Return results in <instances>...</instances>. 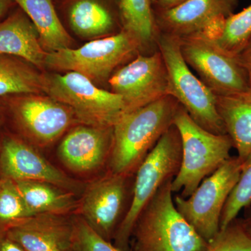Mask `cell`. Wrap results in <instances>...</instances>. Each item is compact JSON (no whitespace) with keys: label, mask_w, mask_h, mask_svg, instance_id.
<instances>
[{"label":"cell","mask_w":251,"mask_h":251,"mask_svg":"<svg viewBox=\"0 0 251 251\" xmlns=\"http://www.w3.org/2000/svg\"><path fill=\"white\" fill-rule=\"evenodd\" d=\"M216 109L230 137L238 158L244 161L251 153V87L244 92L216 95Z\"/></svg>","instance_id":"18"},{"label":"cell","mask_w":251,"mask_h":251,"mask_svg":"<svg viewBox=\"0 0 251 251\" xmlns=\"http://www.w3.org/2000/svg\"><path fill=\"white\" fill-rule=\"evenodd\" d=\"M14 0H0V18L7 11Z\"/></svg>","instance_id":"33"},{"label":"cell","mask_w":251,"mask_h":251,"mask_svg":"<svg viewBox=\"0 0 251 251\" xmlns=\"http://www.w3.org/2000/svg\"><path fill=\"white\" fill-rule=\"evenodd\" d=\"M0 175L14 181L49 183L77 196L86 186L56 168L30 145L14 136L6 137L0 147Z\"/></svg>","instance_id":"13"},{"label":"cell","mask_w":251,"mask_h":251,"mask_svg":"<svg viewBox=\"0 0 251 251\" xmlns=\"http://www.w3.org/2000/svg\"><path fill=\"white\" fill-rule=\"evenodd\" d=\"M204 251H251V237L243 227L239 217L207 242Z\"/></svg>","instance_id":"27"},{"label":"cell","mask_w":251,"mask_h":251,"mask_svg":"<svg viewBox=\"0 0 251 251\" xmlns=\"http://www.w3.org/2000/svg\"><path fill=\"white\" fill-rule=\"evenodd\" d=\"M243 67L247 71L251 87V37L244 49L237 56Z\"/></svg>","instance_id":"30"},{"label":"cell","mask_w":251,"mask_h":251,"mask_svg":"<svg viewBox=\"0 0 251 251\" xmlns=\"http://www.w3.org/2000/svg\"><path fill=\"white\" fill-rule=\"evenodd\" d=\"M251 37V4L226 18L219 35L213 39L226 52L237 57Z\"/></svg>","instance_id":"24"},{"label":"cell","mask_w":251,"mask_h":251,"mask_svg":"<svg viewBox=\"0 0 251 251\" xmlns=\"http://www.w3.org/2000/svg\"><path fill=\"white\" fill-rule=\"evenodd\" d=\"M35 214L28 207L14 181L4 179L0 188V232H6Z\"/></svg>","instance_id":"25"},{"label":"cell","mask_w":251,"mask_h":251,"mask_svg":"<svg viewBox=\"0 0 251 251\" xmlns=\"http://www.w3.org/2000/svg\"><path fill=\"white\" fill-rule=\"evenodd\" d=\"M186 0H156L154 5H156V10H167L182 4Z\"/></svg>","instance_id":"32"},{"label":"cell","mask_w":251,"mask_h":251,"mask_svg":"<svg viewBox=\"0 0 251 251\" xmlns=\"http://www.w3.org/2000/svg\"><path fill=\"white\" fill-rule=\"evenodd\" d=\"M25 13L39 33L41 46L47 52L70 49L72 36L63 26L52 0H14Z\"/></svg>","instance_id":"20"},{"label":"cell","mask_w":251,"mask_h":251,"mask_svg":"<svg viewBox=\"0 0 251 251\" xmlns=\"http://www.w3.org/2000/svg\"><path fill=\"white\" fill-rule=\"evenodd\" d=\"M69 18L74 32L87 39L108 36L115 26L111 13L98 0H77Z\"/></svg>","instance_id":"23"},{"label":"cell","mask_w":251,"mask_h":251,"mask_svg":"<svg viewBox=\"0 0 251 251\" xmlns=\"http://www.w3.org/2000/svg\"><path fill=\"white\" fill-rule=\"evenodd\" d=\"M135 175L105 174L86 184L75 214L85 220L99 235L113 242L133 196Z\"/></svg>","instance_id":"9"},{"label":"cell","mask_w":251,"mask_h":251,"mask_svg":"<svg viewBox=\"0 0 251 251\" xmlns=\"http://www.w3.org/2000/svg\"><path fill=\"white\" fill-rule=\"evenodd\" d=\"M242 211V217H239V221L246 232L251 237V201Z\"/></svg>","instance_id":"31"},{"label":"cell","mask_w":251,"mask_h":251,"mask_svg":"<svg viewBox=\"0 0 251 251\" xmlns=\"http://www.w3.org/2000/svg\"><path fill=\"white\" fill-rule=\"evenodd\" d=\"M0 120H1V110H0Z\"/></svg>","instance_id":"36"},{"label":"cell","mask_w":251,"mask_h":251,"mask_svg":"<svg viewBox=\"0 0 251 251\" xmlns=\"http://www.w3.org/2000/svg\"><path fill=\"white\" fill-rule=\"evenodd\" d=\"M251 201V153L242 162V171L237 184L225 204L220 229H224L239 217L243 209Z\"/></svg>","instance_id":"26"},{"label":"cell","mask_w":251,"mask_h":251,"mask_svg":"<svg viewBox=\"0 0 251 251\" xmlns=\"http://www.w3.org/2000/svg\"><path fill=\"white\" fill-rule=\"evenodd\" d=\"M118 3L122 29L138 41L142 52L156 51L160 31L151 0H118Z\"/></svg>","instance_id":"21"},{"label":"cell","mask_w":251,"mask_h":251,"mask_svg":"<svg viewBox=\"0 0 251 251\" xmlns=\"http://www.w3.org/2000/svg\"><path fill=\"white\" fill-rule=\"evenodd\" d=\"M141 52L138 41L124 29L117 34L87 43L78 49L48 52L46 68L75 72L94 82L109 80L126 61Z\"/></svg>","instance_id":"7"},{"label":"cell","mask_w":251,"mask_h":251,"mask_svg":"<svg viewBox=\"0 0 251 251\" xmlns=\"http://www.w3.org/2000/svg\"><path fill=\"white\" fill-rule=\"evenodd\" d=\"M9 107L23 135L39 148L50 146L79 125L69 107L46 94L17 95Z\"/></svg>","instance_id":"11"},{"label":"cell","mask_w":251,"mask_h":251,"mask_svg":"<svg viewBox=\"0 0 251 251\" xmlns=\"http://www.w3.org/2000/svg\"><path fill=\"white\" fill-rule=\"evenodd\" d=\"M46 94L69 107L77 123L113 127L126 113L122 97L75 72L46 74Z\"/></svg>","instance_id":"6"},{"label":"cell","mask_w":251,"mask_h":251,"mask_svg":"<svg viewBox=\"0 0 251 251\" xmlns=\"http://www.w3.org/2000/svg\"><path fill=\"white\" fill-rule=\"evenodd\" d=\"M15 183L25 202L35 215H72L76 213L79 198L75 193L42 181Z\"/></svg>","instance_id":"19"},{"label":"cell","mask_w":251,"mask_h":251,"mask_svg":"<svg viewBox=\"0 0 251 251\" xmlns=\"http://www.w3.org/2000/svg\"><path fill=\"white\" fill-rule=\"evenodd\" d=\"M179 105L176 99L168 95L124 114L113 126L108 171L135 175L161 137L174 125Z\"/></svg>","instance_id":"1"},{"label":"cell","mask_w":251,"mask_h":251,"mask_svg":"<svg viewBox=\"0 0 251 251\" xmlns=\"http://www.w3.org/2000/svg\"><path fill=\"white\" fill-rule=\"evenodd\" d=\"M237 5V0H186L171 9L156 10L155 18L160 32L179 39L198 34L214 38Z\"/></svg>","instance_id":"14"},{"label":"cell","mask_w":251,"mask_h":251,"mask_svg":"<svg viewBox=\"0 0 251 251\" xmlns=\"http://www.w3.org/2000/svg\"><path fill=\"white\" fill-rule=\"evenodd\" d=\"M151 2H152V4H154L155 1H156V0H151Z\"/></svg>","instance_id":"35"},{"label":"cell","mask_w":251,"mask_h":251,"mask_svg":"<svg viewBox=\"0 0 251 251\" xmlns=\"http://www.w3.org/2000/svg\"><path fill=\"white\" fill-rule=\"evenodd\" d=\"M74 215L37 214L6 232L27 251H77Z\"/></svg>","instance_id":"16"},{"label":"cell","mask_w":251,"mask_h":251,"mask_svg":"<svg viewBox=\"0 0 251 251\" xmlns=\"http://www.w3.org/2000/svg\"><path fill=\"white\" fill-rule=\"evenodd\" d=\"M173 179L158 189L132 229L130 251H204L207 242L176 210Z\"/></svg>","instance_id":"2"},{"label":"cell","mask_w":251,"mask_h":251,"mask_svg":"<svg viewBox=\"0 0 251 251\" xmlns=\"http://www.w3.org/2000/svg\"><path fill=\"white\" fill-rule=\"evenodd\" d=\"M3 181H4V178L1 176V175H0V188H1V185H2Z\"/></svg>","instance_id":"34"},{"label":"cell","mask_w":251,"mask_h":251,"mask_svg":"<svg viewBox=\"0 0 251 251\" xmlns=\"http://www.w3.org/2000/svg\"><path fill=\"white\" fill-rule=\"evenodd\" d=\"M179 40L185 61L215 95H227L250 88L249 75L238 57L226 52L214 39L198 34Z\"/></svg>","instance_id":"10"},{"label":"cell","mask_w":251,"mask_h":251,"mask_svg":"<svg viewBox=\"0 0 251 251\" xmlns=\"http://www.w3.org/2000/svg\"><path fill=\"white\" fill-rule=\"evenodd\" d=\"M46 74L18 57L0 54V97L46 94Z\"/></svg>","instance_id":"22"},{"label":"cell","mask_w":251,"mask_h":251,"mask_svg":"<svg viewBox=\"0 0 251 251\" xmlns=\"http://www.w3.org/2000/svg\"><path fill=\"white\" fill-rule=\"evenodd\" d=\"M174 125L181 138V161L172 181V191L188 198L203 180L230 158L233 143L227 134H214L200 126L180 104Z\"/></svg>","instance_id":"3"},{"label":"cell","mask_w":251,"mask_h":251,"mask_svg":"<svg viewBox=\"0 0 251 251\" xmlns=\"http://www.w3.org/2000/svg\"><path fill=\"white\" fill-rule=\"evenodd\" d=\"M157 47L168 73L169 95L200 126L214 134H227L216 109V95L190 70L181 53L179 38L160 32Z\"/></svg>","instance_id":"5"},{"label":"cell","mask_w":251,"mask_h":251,"mask_svg":"<svg viewBox=\"0 0 251 251\" xmlns=\"http://www.w3.org/2000/svg\"><path fill=\"white\" fill-rule=\"evenodd\" d=\"M113 127L77 125L70 128L57 149L61 163L77 175L98 173L106 168L111 153Z\"/></svg>","instance_id":"15"},{"label":"cell","mask_w":251,"mask_h":251,"mask_svg":"<svg viewBox=\"0 0 251 251\" xmlns=\"http://www.w3.org/2000/svg\"><path fill=\"white\" fill-rule=\"evenodd\" d=\"M242 166L237 156H231L203 180L189 197L174 196L180 215L207 242L219 232L225 204L239 179Z\"/></svg>","instance_id":"8"},{"label":"cell","mask_w":251,"mask_h":251,"mask_svg":"<svg viewBox=\"0 0 251 251\" xmlns=\"http://www.w3.org/2000/svg\"><path fill=\"white\" fill-rule=\"evenodd\" d=\"M74 221L77 251H124L99 235L80 216L74 214Z\"/></svg>","instance_id":"28"},{"label":"cell","mask_w":251,"mask_h":251,"mask_svg":"<svg viewBox=\"0 0 251 251\" xmlns=\"http://www.w3.org/2000/svg\"><path fill=\"white\" fill-rule=\"evenodd\" d=\"M108 83L111 92L122 97L126 113L169 95L168 73L158 50L137 54L112 74Z\"/></svg>","instance_id":"12"},{"label":"cell","mask_w":251,"mask_h":251,"mask_svg":"<svg viewBox=\"0 0 251 251\" xmlns=\"http://www.w3.org/2000/svg\"><path fill=\"white\" fill-rule=\"evenodd\" d=\"M0 251H27L6 232H0Z\"/></svg>","instance_id":"29"},{"label":"cell","mask_w":251,"mask_h":251,"mask_svg":"<svg viewBox=\"0 0 251 251\" xmlns=\"http://www.w3.org/2000/svg\"><path fill=\"white\" fill-rule=\"evenodd\" d=\"M47 54L25 13L17 11L0 23V54L22 59L44 72Z\"/></svg>","instance_id":"17"},{"label":"cell","mask_w":251,"mask_h":251,"mask_svg":"<svg viewBox=\"0 0 251 251\" xmlns=\"http://www.w3.org/2000/svg\"><path fill=\"white\" fill-rule=\"evenodd\" d=\"M181 161V138L173 125L135 173L130 207L112 242L115 247L130 251V235L138 216L158 189L167 181L174 179L179 171Z\"/></svg>","instance_id":"4"}]
</instances>
